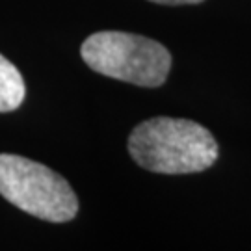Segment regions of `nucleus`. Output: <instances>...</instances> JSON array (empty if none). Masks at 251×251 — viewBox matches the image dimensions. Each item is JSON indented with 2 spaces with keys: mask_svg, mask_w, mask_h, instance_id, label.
Here are the masks:
<instances>
[{
  "mask_svg": "<svg viewBox=\"0 0 251 251\" xmlns=\"http://www.w3.org/2000/svg\"><path fill=\"white\" fill-rule=\"evenodd\" d=\"M128 152L145 170L184 175L208 170L218 158V144L214 136L199 123L152 117L132 130Z\"/></svg>",
  "mask_w": 251,
  "mask_h": 251,
  "instance_id": "1",
  "label": "nucleus"
},
{
  "mask_svg": "<svg viewBox=\"0 0 251 251\" xmlns=\"http://www.w3.org/2000/svg\"><path fill=\"white\" fill-rule=\"evenodd\" d=\"M80 54L95 73L144 88L164 84L171 69L166 47L126 32H97L82 43Z\"/></svg>",
  "mask_w": 251,
  "mask_h": 251,
  "instance_id": "2",
  "label": "nucleus"
},
{
  "mask_svg": "<svg viewBox=\"0 0 251 251\" xmlns=\"http://www.w3.org/2000/svg\"><path fill=\"white\" fill-rule=\"evenodd\" d=\"M0 196L52 224L69 222L78 212V199L62 175L19 154H0Z\"/></svg>",
  "mask_w": 251,
  "mask_h": 251,
  "instance_id": "3",
  "label": "nucleus"
},
{
  "mask_svg": "<svg viewBox=\"0 0 251 251\" xmlns=\"http://www.w3.org/2000/svg\"><path fill=\"white\" fill-rule=\"evenodd\" d=\"M26 95L25 80L19 69L0 54V112L17 110Z\"/></svg>",
  "mask_w": 251,
  "mask_h": 251,
  "instance_id": "4",
  "label": "nucleus"
},
{
  "mask_svg": "<svg viewBox=\"0 0 251 251\" xmlns=\"http://www.w3.org/2000/svg\"><path fill=\"white\" fill-rule=\"evenodd\" d=\"M154 4H168V6H180V4H199L203 0H151Z\"/></svg>",
  "mask_w": 251,
  "mask_h": 251,
  "instance_id": "5",
  "label": "nucleus"
}]
</instances>
